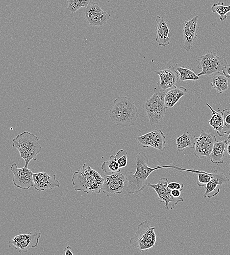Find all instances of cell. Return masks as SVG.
Returning <instances> with one entry per match:
<instances>
[{
    "label": "cell",
    "mask_w": 230,
    "mask_h": 255,
    "mask_svg": "<svg viewBox=\"0 0 230 255\" xmlns=\"http://www.w3.org/2000/svg\"><path fill=\"white\" fill-rule=\"evenodd\" d=\"M34 188L39 191L47 189L59 187L60 183L56 179V175H51L46 172H38L33 174Z\"/></svg>",
    "instance_id": "cell-16"
},
{
    "label": "cell",
    "mask_w": 230,
    "mask_h": 255,
    "mask_svg": "<svg viewBox=\"0 0 230 255\" xmlns=\"http://www.w3.org/2000/svg\"><path fill=\"white\" fill-rule=\"evenodd\" d=\"M126 174L124 172L113 173L104 175L102 191L107 196L112 197L115 194H121L125 189Z\"/></svg>",
    "instance_id": "cell-9"
},
{
    "label": "cell",
    "mask_w": 230,
    "mask_h": 255,
    "mask_svg": "<svg viewBox=\"0 0 230 255\" xmlns=\"http://www.w3.org/2000/svg\"><path fill=\"white\" fill-rule=\"evenodd\" d=\"M228 175L229 176H230V164H229V170Z\"/></svg>",
    "instance_id": "cell-37"
},
{
    "label": "cell",
    "mask_w": 230,
    "mask_h": 255,
    "mask_svg": "<svg viewBox=\"0 0 230 255\" xmlns=\"http://www.w3.org/2000/svg\"><path fill=\"white\" fill-rule=\"evenodd\" d=\"M197 173V185L199 187H205L206 184L212 179L219 176L222 173L218 172L215 170L213 173H207L204 171H195Z\"/></svg>",
    "instance_id": "cell-26"
},
{
    "label": "cell",
    "mask_w": 230,
    "mask_h": 255,
    "mask_svg": "<svg viewBox=\"0 0 230 255\" xmlns=\"http://www.w3.org/2000/svg\"><path fill=\"white\" fill-rule=\"evenodd\" d=\"M155 73L159 76L160 82L157 85L163 90H167L169 88L177 87L180 81L178 74L174 66H170L168 68L155 71Z\"/></svg>",
    "instance_id": "cell-15"
},
{
    "label": "cell",
    "mask_w": 230,
    "mask_h": 255,
    "mask_svg": "<svg viewBox=\"0 0 230 255\" xmlns=\"http://www.w3.org/2000/svg\"><path fill=\"white\" fill-rule=\"evenodd\" d=\"M206 105L211 111V118L208 120L209 124L216 131L218 135L223 136L222 129L224 125V116L222 111L220 110L215 111L208 103H206Z\"/></svg>",
    "instance_id": "cell-22"
},
{
    "label": "cell",
    "mask_w": 230,
    "mask_h": 255,
    "mask_svg": "<svg viewBox=\"0 0 230 255\" xmlns=\"http://www.w3.org/2000/svg\"><path fill=\"white\" fill-rule=\"evenodd\" d=\"M138 144L145 148L153 147L160 152H163L165 149V136L159 129L138 136L136 138Z\"/></svg>",
    "instance_id": "cell-11"
},
{
    "label": "cell",
    "mask_w": 230,
    "mask_h": 255,
    "mask_svg": "<svg viewBox=\"0 0 230 255\" xmlns=\"http://www.w3.org/2000/svg\"><path fill=\"white\" fill-rule=\"evenodd\" d=\"M12 147L19 151L20 157L24 159L25 167H28L31 160H37V155L42 149L37 136L27 131H24L13 138Z\"/></svg>",
    "instance_id": "cell-4"
},
{
    "label": "cell",
    "mask_w": 230,
    "mask_h": 255,
    "mask_svg": "<svg viewBox=\"0 0 230 255\" xmlns=\"http://www.w3.org/2000/svg\"><path fill=\"white\" fill-rule=\"evenodd\" d=\"M198 68L201 72L198 74L199 76H212L219 72H222L228 64L227 61L223 57L219 56L216 53L209 51L206 54L198 56L196 60Z\"/></svg>",
    "instance_id": "cell-7"
},
{
    "label": "cell",
    "mask_w": 230,
    "mask_h": 255,
    "mask_svg": "<svg viewBox=\"0 0 230 255\" xmlns=\"http://www.w3.org/2000/svg\"><path fill=\"white\" fill-rule=\"evenodd\" d=\"M211 11L213 13H217L220 16L221 21H224L227 18V14L230 12V5L224 6V2H219L214 3L211 7Z\"/></svg>",
    "instance_id": "cell-28"
},
{
    "label": "cell",
    "mask_w": 230,
    "mask_h": 255,
    "mask_svg": "<svg viewBox=\"0 0 230 255\" xmlns=\"http://www.w3.org/2000/svg\"><path fill=\"white\" fill-rule=\"evenodd\" d=\"M86 19L92 26H101L105 25L110 15L103 11L97 2L90 3L85 12Z\"/></svg>",
    "instance_id": "cell-14"
},
{
    "label": "cell",
    "mask_w": 230,
    "mask_h": 255,
    "mask_svg": "<svg viewBox=\"0 0 230 255\" xmlns=\"http://www.w3.org/2000/svg\"><path fill=\"white\" fill-rule=\"evenodd\" d=\"M109 114L111 120L122 127L133 126L139 116L132 100L124 96H119L114 101Z\"/></svg>",
    "instance_id": "cell-2"
},
{
    "label": "cell",
    "mask_w": 230,
    "mask_h": 255,
    "mask_svg": "<svg viewBox=\"0 0 230 255\" xmlns=\"http://www.w3.org/2000/svg\"><path fill=\"white\" fill-rule=\"evenodd\" d=\"M199 16H195L189 20L183 23V35L184 44L183 48L186 51H190L194 40L196 38L197 23Z\"/></svg>",
    "instance_id": "cell-17"
},
{
    "label": "cell",
    "mask_w": 230,
    "mask_h": 255,
    "mask_svg": "<svg viewBox=\"0 0 230 255\" xmlns=\"http://www.w3.org/2000/svg\"><path fill=\"white\" fill-rule=\"evenodd\" d=\"M230 181V179L223 173L218 177L210 180L205 186V191L203 195L204 198H211L219 192L215 191L218 185H222Z\"/></svg>",
    "instance_id": "cell-20"
},
{
    "label": "cell",
    "mask_w": 230,
    "mask_h": 255,
    "mask_svg": "<svg viewBox=\"0 0 230 255\" xmlns=\"http://www.w3.org/2000/svg\"><path fill=\"white\" fill-rule=\"evenodd\" d=\"M168 184V179L165 177L159 178L156 184L148 183V185L153 188L157 193L160 202H165V211L173 209L179 202L184 201L181 196L175 198L172 195V190L169 188Z\"/></svg>",
    "instance_id": "cell-8"
},
{
    "label": "cell",
    "mask_w": 230,
    "mask_h": 255,
    "mask_svg": "<svg viewBox=\"0 0 230 255\" xmlns=\"http://www.w3.org/2000/svg\"><path fill=\"white\" fill-rule=\"evenodd\" d=\"M117 162L120 168H124L128 164L127 152L123 149H120L116 153Z\"/></svg>",
    "instance_id": "cell-31"
},
{
    "label": "cell",
    "mask_w": 230,
    "mask_h": 255,
    "mask_svg": "<svg viewBox=\"0 0 230 255\" xmlns=\"http://www.w3.org/2000/svg\"><path fill=\"white\" fill-rule=\"evenodd\" d=\"M105 173H116L121 171L115 155H111L107 161L103 162L101 167Z\"/></svg>",
    "instance_id": "cell-27"
},
{
    "label": "cell",
    "mask_w": 230,
    "mask_h": 255,
    "mask_svg": "<svg viewBox=\"0 0 230 255\" xmlns=\"http://www.w3.org/2000/svg\"><path fill=\"white\" fill-rule=\"evenodd\" d=\"M64 251L65 252V255H73V253H72V250H71V247L70 246H68L67 247H66L64 249Z\"/></svg>",
    "instance_id": "cell-35"
},
{
    "label": "cell",
    "mask_w": 230,
    "mask_h": 255,
    "mask_svg": "<svg viewBox=\"0 0 230 255\" xmlns=\"http://www.w3.org/2000/svg\"><path fill=\"white\" fill-rule=\"evenodd\" d=\"M174 67L178 73L179 78L180 82L185 80H198L199 79V76L188 65L184 67L179 63H176Z\"/></svg>",
    "instance_id": "cell-23"
},
{
    "label": "cell",
    "mask_w": 230,
    "mask_h": 255,
    "mask_svg": "<svg viewBox=\"0 0 230 255\" xmlns=\"http://www.w3.org/2000/svg\"><path fill=\"white\" fill-rule=\"evenodd\" d=\"M41 236L40 232L19 234L9 241L8 246L18 250L20 253H26L29 249L37 246Z\"/></svg>",
    "instance_id": "cell-10"
},
{
    "label": "cell",
    "mask_w": 230,
    "mask_h": 255,
    "mask_svg": "<svg viewBox=\"0 0 230 255\" xmlns=\"http://www.w3.org/2000/svg\"><path fill=\"white\" fill-rule=\"evenodd\" d=\"M229 255H230V254H229Z\"/></svg>",
    "instance_id": "cell-39"
},
{
    "label": "cell",
    "mask_w": 230,
    "mask_h": 255,
    "mask_svg": "<svg viewBox=\"0 0 230 255\" xmlns=\"http://www.w3.org/2000/svg\"><path fill=\"white\" fill-rule=\"evenodd\" d=\"M228 77L222 72L214 74L211 79V85L219 93L222 94L228 88Z\"/></svg>",
    "instance_id": "cell-25"
},
{
    "label": "cell",
    "mask_w": 230,
    "mask_h": 255,
    "mask_svg": "<svg viewBox=\"0 0 230 255\" xmlns=\"http://www.w3.org/2000/svg\"><path fill=\"white\" fill-rule=\"evenodd\" d=\"M230 140H225L223 141H216L215 142L209 156L212 163L216 164L223 163L224 153L227 149Z\"/></svg>",
    "instance_id": "cell-21"
},
{
    "label": "cell",
    "mask_w": 230,
    "mask_h": 255,
    "mask_svg": "<svg viewBox=\"0 0 230 255\" xmlns=\"http://www.w3.org/2000/svg\"><path fill=\"white\" fill-rule=\"evenodd\" d=\"M224 116V125L222 129L223 135L229 134L230 132V109L222 110Z\"/></svg>",
    "instance_id": "cell-30"
},
{
    "label": "cell",
    "mask_w": 230,
    "mask_h": 255,
    "mask_svg": "<svg viewBox=\"0 0 230 255\" xmlns=\"http://www.w3.org/2000/svg\"><path fill=\"white\" fill-rule=\"evenodd\" d=\"M136 170L134 173L128 172L126 174L125 190L130 194L142 191L147 185V179L151 173L160 168H151L148 166L149 158L146 153L140 152L135 157Z\"/></svg>",
    "instance_id": "cell-1"
},
{
    "label": "cell",
    "mask_w": 230,
    "mask_h": 255,
    "mask_svg": "<svg viewBox=\"0 0 230 255\" xmlns=\"http://www.w3.org/2000/svg\"><path fill=\"white\" fill-rule=\"evenodd\" d=\"M216 141L214 135L207 133L202 129L200 136L195 139L194 155L201 159L204 157H209L214 144Z\"/></svg>",
    "instance_id": "cell-12"
},
{
    "label": "cell",
    "mask_w": 230,
    "mask_h": 255,
    "mask_svg": "<svg viewBox=\"0 0 230 255\" xmlns=\"http://www.w3.org/2000/svg\"><path fill=\"white\" fill-rule=\"evenodd\" d=\"M228 78L230 77V65L228 64L226 66L222 72Z\"/></svg>",
    "instance_id": "cell-33"
},
{
    "label": "cell",
    "mask_w": 230,
    "mask_h": 255,
    "mask_svg": "<svg viewBox=\"0 0 230 255\" xmlns=\"http://www.w3.org/2000/svg\"><path fill=\"white\" fill-rule=\"evenodd\" d=\"M10 169L13 174V183L16 187L28 189L33 186V173L28 167L19 168L15 163H13Z\"/></svg>",
    "instance_id": "cell-13"
},
{
    "label": "cell",
    "mask_w": 230,
    "mask_h": 255,
    "mask_svg": "<svg viewBox=\"0 0 230 255\" xmlns=\"http://www.w3.org/2000/svg\"><path fill=\"white\" fill-rule=\"evenodd\" d=\"M67 9L71 13H75L81 8H86L91 0H66Z\"/></svg>",
    "instance_id": "cell-29"
},
{
    "label": "cell",
    "mask_w": 230,
    "mask_h": 255,
    "mask_svg": "<svg viewBox=\"0 0 230 255\" xmlns=\"http://www.w3.org/2000/svg\"><path fill=\"white\" fill-rule=\"evenodd\" d=\"M169 188L171 190L177 189L182 191L184 188L183 183H179L176 182H171L168 184Z\"/></svg>",
    "instance_id": "cell-32"
},
{
    "label": "cell",
    "mask_w": 230,
    "mask_h": 255,
    "mask_svg": "<svg viewBox=\"0 0 230 255\" xmlns=\"http://www.w3.org/2000/svg\"><path fill=\"white\" fill-rule=\"evenodd\" d=\"M165 94V91L155 87L153 94L145 102V108L151 125L157 124L163 119L166 110Z\"/></svg>",
    "instance_id": "cell-6"
},
{
    "label": "cell",
    "mask_w": 230,
    "mask_h": 255,
    "mask_svg": "<svg viewBox=\"0 0 230 255\" xmlns=\"http://www.w3.org/2000/svg\"><path fill=\"white\" fill-rule=\"evenodd\" d=\"M229 139H230V132L228 134V136L227 138L226 139V140H229Z\"/></svg>",
    "instance_id": "cell-38"
},
{
    "label": "cell",
    "mask_w": 230,
    "mask_h": 255,
    "mask_svg": "<svg viewBox=\"0 0 230 255\" xmlns=\"http://www.w3.org/2000/svg\"><path fill=\"white\" fill-rule=\"evenodd\" d=\"M196 137L187 132H184L176 139L177 153L183 152L186 148H195Z\"/></svg>",
    "instance_id": "cell-24"
},
{
    "label": "cell",
    "mask_w": 230,
    "mask_h": 255,
    "mask_svg": "<svg viewBox=\"0 0 230 255\" xmlns=\"http://www.w3.org/2000/svg\"><path fill=\"white\" fill-rule=\"evenodd\" d=\"M155 21L157 23L155 41L159 46H166L169 45L170 41L169 36L170 29L163 17L157 15Z\"/></svg>",
    "instance_id": "cell-18"
},
{
    "label": "cell",
    "mask_w": 230,
    "mask_h": 255,
    "mask_svg": "<svg viewBox=\"0 0 230 255\" xmlns=\"http://www.w3.org/2000/svg\"><path fill=\"white\" fill-rule=\"evenodd\" d=\"M181 192V191L179 190L174 189L172 190L171 193L174 197L178 198L180 197Z\"/></svg>",
    "instance_id": "cell-34"
},
{
    "label": "cell",
    "mask_w": 230,
    "mask_h": 255,
    "mask_svg": "<svg viewBox=\"0 0 230 255\" xmlns=\"http://www.w3.org/2000/svg\"><path fill=\"white\" fill-rule=\"evenodd\" d=\"M227 151L228 153L230 155V140H229L227 145Z\"/></svg>",
    "instance_id": "cell-36"
},
{
    "label": "cell",
    "mask_w": 230,
    "mask_h": 255,
    "mask_svg": "<svg viewBox=\"0 0 230 255\" xmlns=\"http://www.w3.org/2000/svg\"><path fill=\"white\" fill-rule=\"evenodd\" d=\"M155 229L147 221L142 222L137 226L134 236L129 240L130 245L140 252L154 247L156 240Z\"/></svg>",
    "instance_id": "cell-5"
},
{
    "label": "cell",
    "mask_w": 230,
    "mask_h": 255,
    "mask_svg": "<svg viewBox=\"0 0 230 255\" xmlns=\"http://www.w3.org/2000/svg\"><path fill=\"white\" fill-rule=\"evenodd\" d=\"M187 92V89L182 86L173 87L168 90L165 96V109L173 107Z\"/></svg>",
    "instance_id": "cell-19"
},
{
    "label": "cell",
    "mask_w": 230,
    "mask_h": 255,
    "mask_svg": "<svg viewBox=\"0 0 230 255\" xmlns=\"http://www.w3.org/2000/svg\"><path fill=\"white\" fill-rule=\"evenodd\" d=\"M103 181L104 178L86 163L73 174L72 178L74 190L86 193L94 192L100 194Z\"/></svg>",
    "instance_id": "cell-3"
}]
</instances>
